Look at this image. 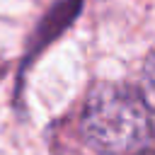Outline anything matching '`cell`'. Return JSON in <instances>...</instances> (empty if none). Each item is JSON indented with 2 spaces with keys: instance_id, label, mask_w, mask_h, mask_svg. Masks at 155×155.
Returning <instances> with one entry per match:
<instances>
[{
  "instance_id": "1",
  "label": "cell",
  "mask_w": 155,
  "mask_h": 155,
  "mask_svg": "<svg viewBox=\"0 0 155 155\" xmlns=\"http://www.w3.org/2000/svg\"><path fill=\"white\" fill-rule=\"evenodd\" d=\"M80 128L94 150L133 155L150 138V109L140 92L121 85H99L85 102Z\"/></svg>"
},
{
  "instance_id": "2",
  "label": "cell",
  "mask_w": 155,
  "mask_h": 155,
  "mask_svg": "<svg viewBox=\"0 0 155 155\" xmlns=\"http://www.w3.org/2000/svg\"><path fill=\"white\" fill-rule=\"evenodd\" d=\"M140 97L150 111H155V51L148 56L140 73Z\"/></svg>"
},
{
  "instance_id": "3",
  "label": "cell",
  "mask_w": 155,
  "mask_h": 155,
  "mask_svg": "<svg viewBox=\"0 0 155 155\" xmlns=\"http://www.w3.org/2000/svg\"><path fill=\"white\" fill-rule=\"evenodd\" d=\"M138 155H155V153H138Z\"/></svg>"
}]
</instances>
